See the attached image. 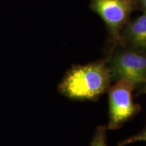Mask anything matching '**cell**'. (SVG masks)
<instances>
[{"label":"cell","instance_id":"6da1fadb","mask_svg":"<svg viewBox=\"0 0 146 146\" xmlns=\"http://www.w3.org/2000/svg\"><path fill=\"white\" fill-rule=\"evenodd\" d=\"M111 80L108 66L98 62L69 70L60 83V90L71 99L93 100L106 90Z\"/></svg>","mask_w":146,"mask_h":146},{"label":"cell","instance_id":"7a4b0ae2","mask_svg":"<svg viewBox=\"0 0 146 146\" xmlns=\"http://www.w3.org/2000/svg\"><path fill=\"white\" fill-rule=\"evenodd\" d=\"M108 68L112 79L129 82L135 87L146 86V56L135 49H122L114 53Z\"/></svg>","mask_w":146,"mask_h":146},{"label":"cell","instance_id":"3957f363","mask_svg":"<svg viewBox=\"0 0 146 146\" xmlns=\"http://www.w3.org/2000/svg\"><path fill=\"white\" fill-rule=\"evenodd\" d=\"M91 8L103 20L115 40L120 39L133 10V0H90Z\"/></svg>","mask_w":146,"mask_h":146},{"label":"cell","instance_id":"277c9868","mask_svg":"<svg viewBox=\"0 0 146 146\" xmlns=\"http://www.w3.org/2000/svg\"><path fill=\"white\" fill-rule=\"evenodd\" d=\"M135 87L129 82L118 81L109 91L110 129H116L130 118L137 110L133 100V90Z\"/></svg>","mask_w":146,"mask_h":146},{"label":"cell","instance_id":"5b68a950","mask_svg":"<svg viewBox=\"0 0 146 146\" xmlns=\"http://www.w3.org/2000/svg\"><path fill=\"white\" fill-rule=\"evenodd\" d=\"M123 37L134 49L144 52L146 51V11L123 28Z\"/></svg>","mask_w":146,"mask_h":146},{"label":"cell","instance_id":"8992f818","mask_svg":"<svg viewBox=\"0 0 146 146\" xmlns=\"http://www.w3.org/2000/svg\"><path fill=\"white\" fill-rule=\"evenodd\" d=\"M91 146H106L105 139V130L99 129L98 131Z\"/></svg>","mask_w":146,"mask_h":146},{"label":"cell","instance_id":"52a82bcc","mask_svg":"<svg viewBox=\"0 0 146 146\" xmlns=\"http://www.w3.org/2000/svg\"><path fill=\"white\" fill-rule=\"evenodd\" d=\"M135 141H146V129L141 133L137 135L133 136L132 137L124 141L123 143H121V145H126V144L131 143Z\"/></svg>","mask_w":146,"mask_h":146},{"label":"cell","instance_id":"ba28073f","mask_svg":"<svg viewBox=\"0 0 146 146\" xmlns=\"http://www.w3.org/2000/svg\"><path fill=\"white\" fill-rule=\"evenodd\" d=\"M140 5L143 8L144 11H146V0H139Z\"/></svg>","mask_w":146,"mask_h":146}]
</instances>
